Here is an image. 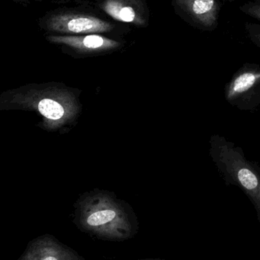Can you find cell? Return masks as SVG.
I'll list each match as a JSON object with an SVG mask.
<instances>
[{"label":"cell","mask_w":260,"mask_h":260,"mask_svg":"<svg viewBox=\"0 0 260 260\" xmlns=\"http://www.w3.org/2000/svg\"><path fill=\"white\" fill-rule=\"evenodd\" d=\"M209 155L226 186H238L248 197L260 222V168L248 160L244 150L224 136L212 135Z\"/></svg>","instance_id":"cell-1"},{"label":"cell","mask_w":260,"mask_h":260,"mask_svg":"<svg viewBox=\"0 0 260 260\" xmlns=\"http://www.w3.org/2000/svg\"><path fill=\"white\" fill-rule=\"evenodd\" d=\"M80 208L75 217L76 229L92 238L108 242L123 243L137 236L140 226L133 212L123 207L96 202Z\"/></svg>","instance_id":"cell-2"},{"label":"cell","mask_w":260,"mask_h":260,"mask_svg":"<svg viewBox=\"0 0 260 260\" xmlns=\"http://www.w3.org/2000/svg\"><path fill=\"white\" fill-rule=\"evenodd\" d=\"M39 26L47 33L68 36L118 33L124 30L119 24L91 12L70 9L47 12L40 18Z\"/></svg>","instance_id":"cell-3"},{"label":"cell","mask_w":260,"mask_h":260,"mask_svg":"<svg viewBox=\"0 0 260 260\" xmlns=\"http://www.w3.org/2000/svg\"><path fill=\"white\" fill-rule=\"evenodd\" d=\"M224 99L240 111L254 112L260 107V66L245 63L224 86Z\"/></svg>","instance_id":"cell-4"},{"label":"cell","mask_w":260,"mask_h":260,"mask_svg":"<svg viewBox=\"0 0 260 260\" xmlns=\"http://www.w3.org/2000/svg\"><path fill=\"white\" fill-rule=\"evenodd\" d=\"M174 12L195 28L212 31L218 26L219 0H172Z\"/></svg>","instance_id":"cell-5"},{"label":"cell","mask_w":260,"mask_h":260,"mask_svg":"<svg viewBox=\"0 0 260 260\" xmlns=\"http://www.w3.org/2000/svg\"><path fill=\"white\" fill-rule=\"evenodd\" d=\"M17 260H85L77 251L50 234L40 235L27 243Z\"/></svg>","instance_id":"cell-6"},{"label":"cell","mask_w":260,"mask_h":260,"mask_svg":"<svg viewBox=\"0 0 260 260\" xmlns=\"http://www.w3.org/2000/svg\"><path fill=\"white\" fill-rule=\"evenodd\" d=\"M96 7L115 21L146 27L150 10L146 0H96Z\"/></svg>","instance_id":"cell-7"},{"label":"cell","mask_w":260,"mask_h":260,"mask_svg":"<svg viewBox=\"0 0 260 260\" xmlns=\"http://www.w3.org/2000/svg\"><path fill=\"white\" fill-rule=\"evenodd\" d=\"M47 39L50 42L56 44H65L73 48L84 49L93 51L99 49L111 48L119 45V42L114 40L106 38L99 34L94 35H49Z\"/></svg>","instance_id":"cell-8"},{"label":"cell","mask_w":260,"mask_h":260,"mask_svg":"<svg viewBox=\"0 0 260 260\" xmlns=\"http://www.w3.org/2000/svg\"><path fill=\"white\" fill-rule=\"evenodd\" d=\"M40 113L50 120H58L64 116V108L55 101L43 99L38 104Z\"/></svg>","instance_id":"cell-9"},{"label":"cell","mask_w":260,"mask_h":260,"mask_svg":"<svg viewBox=\"0 0 260 260\" xmlns=\"http://www.w3.org/2000/svg\"><path fill=\"white\" fill-rule=\"evenodd\" d=\"M241 12L260 21V2H247L240 7Z\"/></svg>","instance_id":"cell-10"},{"label":"cell","mask_w":260,"mask_h":260,"mask_svg":"<svg viewBox=\"0 0 260 260\" xmlns=\"http://www.w3.org/2000/svg\"><path fill=\"white\" fill-rule=\"evenodd\" d=\"M245 27L249 39L260 49V24L256 23H246Z\"/></svg>","instance_id":"cell-11"},{"label":"cell","mask_w":260,"mask_h":260,"mask_svg":"<svg viewBox=\"0 0 260 260\" xmlns=\"http://www.w3.org/2000/svg\"><path fill=\"white\" fill-rule=\"evenodd\" d=\"M131 260H166L165 259H161V258H145V259H136Z\"/></svg>","instance_id":"cell-12"},{"label":"cell","mask_w":260,"mask_h":260,"mask_svg":"<svg viewBox=\"0 0 260 260\" xmlns=\"http://www.w3.org/2000/svg\"><path fill=\"white\" fill-rule=\"evenodd\" d=\"M227 1H229V2H235V1H238V0H227ZM255 1H259V2H260V0H255Z\"/></svg>","instance_id":"cell-13"}]
</instances>
